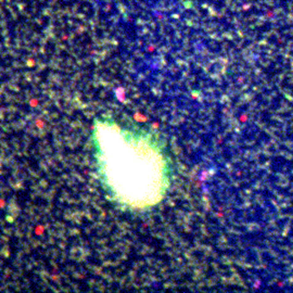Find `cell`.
<instances>
[{
	"label": "cell",
	"mask_w": 293,
	"mask_h": 293,
	"mask_svg": "<svg viewBox=\"0 0 293 293\" xmlns=\"http://www.w3.org/2000/svg\"><path fill=\"white\" fill-rule=\"evenodd\" d=\"M90 144L103 193L121 211L149 212L166 198L175 165L166 141L155 130L101 115L92 122Z\"/></svg>",
	"instance_id": "cell-1"
}]
</instances>
